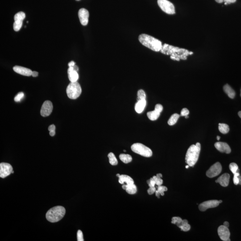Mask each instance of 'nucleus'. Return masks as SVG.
Listing matches in <instances>:
<instances>
[{
	"mask_svg": "<svg viewBox=\"0 0 241 241\" xmlns=\"http://www.w3.org/2000/svg\"><path fill=\"white\" fill-rule=\"evenodd\" d=\"M182 220H183L181 219V218H179V217L175 216V217L172 218L171 222L172 224H176L177 226H178V225H179V224L182 222Z\"/></svg>",
	"mask_w": 241,
	"mask_h": 241,
	"instance_id": "nucleus-33",
	"label": "nucleus"
},
{
	"mask_svg": "<svg viewBox=\"0 0 241 241\" xmlns=\"http://www.w3.org/2000/svg\"><path fill=\"white\" fill-rule=\"evenodd\" d=\"M55 130H56V127H55V125H51L49 127H48V130L51 132V131H55Z\"/></svg>",
	"mask_w": 241,
	"mask_h": 241,
	"instance_id": "nucleus-42",
	"label": "nucleus"
},
{
	"mask_svg": "<svg viewBox=\"0 0 241 241\" xmlns=\"http://www.w3.org/2000/svg\"><path fill=\"white\" fill-rule=\"evenodd\" d=\"M200 151V144L197 143L192 145L187 150L185 156V162L189 166H193L197 163Z\"/></svg>",
	"mask_w": 241,
	"mask_h": 241,
	"instance_id": "nucleus-3",
	"label": "nucleus"
},
{
	"mask_svg": "<svg viewBox=\"0 0 241 241\" xmlns=\"http://www.w3.org/2000/svg\"><path fill=\"white\" fill-rule=\"evenodd\" d=\"M73 68H74V70H75V71H77V72L78 71V67L77 66L74 65V66H73Z\"/></svg>",
	"mask_w": 241,
	"mask_h": 241,
	"instance_id": "nucleus-48",
	"label": "nucleus"
},
{
	"mask_svg": "<svg viewBox=\"0 0 241 241\" xmlns=\"http://www.w3.org/2000/svg\"><path fill=\"white\" fill-rule=\"evenodd\" d=\"M223 90H224L225 93L228 96L229 98L231 99L234 98L235 96V92L229 85L227 84V85H224V86L223 87Z\"/></svg>",
	"mask_w": 241,
	"mask_h": 241,
	"instance_id": "nucleus-20",
	"label": "nucleus"
},
{
	"mask_svg": "<svg viewBox=\"0 0 241 241\" xmlns=\"http://www.w3.org/2000/svg\"></svg>",
	"mask_w": 241,
	"mask_h": 241,
	"instance_id": "nucleus-60",
	"label": "nucleus"
},
{
	"mask_svg": "<svg viewBox=\"0 0 241 241\" xmlns=\"http://www.w3.org/2000/svg\"><path fill=\"white\" fill-rule=\"evenodd\" d=\"M220 203L219 200H210L205 201L200 204L199 209L201 211H205L210 208H213L218 206Z\"/></svg>",
	"mask_w": 241,
	"mask_h": 241,
	"instance_id": "nucleus-11",
	"label": "nucleus"
},
{
	"mask_svg": "<svg viewBox=\"0 0 241 241\" xmlns=\"http://www.w3.org/2000/svg\"><path fill=\"white\" fill-rule=\"evenodd\" d=\"M216 138H217V140H219L220 138V137L219 136H218L216 137Z\"/></svg>",
	"mask_w": 241,
	"mask_h": 241,
	"instance_id": "nucleus-54",
	"label": "nucleus"
},
{
	"mask_svg": "<svg viewBox=\"0 0 241 241\" xmlns=\"http://www.w3.org/2000/svg\"><path fill=\"white\" fill-rule=\"evenodd\" d=\"M216 148L220 152L229 154L231 152V149L227 143L224 142H217L214 144Z\"/></svg>",
	"mask_w": 241,
	"mask_h": 241,
	"instance_id": "nucleus-14",
	"label": "nucleus"
},
{
	"mask_svg": "<svg viewBox=\"0 0 241 241\" xmlns=\"http://www.w3.org/2000/svg\"><path fill=\"white\" fill-rule=\"evenodd\" d=\"M155 193H156V196L157 197H158V198H159V196H160V193H158V191H157V190H156V192H155Z\"/></svg>",
	"mask_w": 241,
	"mask_h": 241,
	"instance_id": "nucleus-47",
	"label": "nucleus"
},
{
	"mask_svg": "<svg viewBox=\"0 0 241 241\" xmlns=\"http://www.w3.org/2000/svg\"><path fill=\"white\" fill-rule=\"evenodd\" d=\"M118 181H119L120 184H122V185L124 184V183H126L127 185L134 184V181L133 179L130 177L127 176V175H120Z\"/></svg>",
	"mask_w": 241,
	"mask_h": 241,
	"instance_id": "nucleus-18",
	"label": "nucleus"
},
{
	"mask_svg": "<svg viewBox=\"0 0 241 241\" xmlns=\"http://www.w3.org/2000/svg\"><path fill=\"white\" fill-rule=\"evenodd\" d=\"M230 176L228 173H225L220 177L215 182L219 183L223 187H227L229 184Z\"/></svg>",
	"mask_w": 241,
	"mask_h": 241,
	"instance_id": "nucleus-17",
	"label": "nucleus"
},
{
	"mask_svg": "<svg viewBox=\"0 0 241 241\" xmlns=\"http://www.w3.org/2000/svg\"><path fill=\"white\" fill-rule=\"evenodd\" d=\"M156 177H158L159 178H162V175L160 173H159V174H157L156 175Z\"/></svg>",
	"mask_w": 241,
	"mask_h": 241,
	"instance_id": "nucleus-51",
	"label": "nucleus"
},
{
	"mask_svg": "<svg viewBox=\"0 0 241 241\" xmlns=\"http://www.w3.org/2000/svg\"><path fill=\"white\" fill-rule=\"evenodd\" d=\"M76 1H79L80 0H76Z\"/></svg>",
	"mask_w": 241,
	"mask_h": 241,
	"instance_id": "nucleus-58",
	"label": "nucleus"
},
{
	"mask_svg": "<svg viewBox=\"0 0 241 241\" xmlns=\"http://www.w3.org/2000/svg\"><path fill=\"white\" fill-rule=\"evenodd\" d=\"M14 173V171L12 172V173Z\"/></svg>",
	"mask_w": 241,
	"mask_h": 241,
	"instance_id": "nucleus-59",
	"label": "nucleus"
},
{
	"mask_svg": "<svg viewBox=\"0 0 241 241\" xmlns=\"http://www.w3.org/2000/svg\"><path fill=\"white\" fill-rule=\"evenodd\" d=\"M38 72H36V71H32L31 76L33 77H37L38 76Z\"/></svg>",
	"mask_w": 241,
	"mask_h": 241,
	"instance_id": "nucleus-43",
	"label": "nucleus"
},
{
	"mask_svg": "<svg viewBox=\"0 0 241 241\" xmlns=\"http://www.w3.org/2000/svg\"><path fill=\"white\" fill-rule=\"evenodd\" d=\"M65 212V209L64 207L57 206L48 210L46 213V219L50 222L52 223L58 222L63 219Z\"/></svg>",
	"mask_w": 241,
	"mask_h": 241,
	"instance_id": "nucleus-4",
	"label": "nucleus"
},
{
	"mask_svg": "<svg viewBox=\"0 0 241 241\" xmlns=\"http://www.w3.org/2000/svg\"><path fill=\"white\" fill-rule=\"evenodd\" d=\"M177 226L179 227L181 230L185 232L189 231L191 228V227L188 224V221L185 219L183 220L182 222Z\"/></svg>",
	"mask_w": 241,
	"mask_h": 241,
	"instance_id": "nucleus-21",
	"label": "nucleus"
},
{
	"mask_svg": "<svg viewBox=\"0 0 241 241\" xmlns=\"http://www.w3.org/2000/svg\"><path fill=\"white\" fill-rule=\"evenodd\" d=\"M238 116H239V117L241 118V111H239V112H238Z\"/></svg>",
	"mask_w": 241,
	"mask_h": 241,
	"instance_id": "nucleus-53",
	"label": "nucleus"
},
{
	"mask_svg": "<svg viewBox=\"0 0 241 241\" xmlns=\"http://www.w3.org/2000/svg\"><path fill=\"white\" fill-rule=\"evenodd\" d=\"M13 171V167L10 164L6 163L0 164V177L2 178L9 176Z\"/></svg>",
	"mask_w": 241,
	"mask_h": 241,
	"instance_id": "nucleus-9",
	"label": "nucleus"
},
{
	"mask_svg": "<svg viewBox=\"0 0 241 241\" xmlns=\"http://www.w3.org/2000/svg\"><path fill=\"white\" fill-rule=\"evenodd\" d=\"M218 234L221 240L224 241H230V232L228 228L224 225L220 226L218 228Z\"/></svg>",
	"mask_w": 241,
	"mask_h": 241,
	"instance_id": "nucleus-12",
	"label": "nucleus"
},
{
	"mask_svg": "<svg viewBox=\"0 0 241 241\" xmlns=\"http://www.w3.org/2000/svg\"><path fill=\"white\" fill-rule=\"evenodd\" d=\"M126 191L130 194H134L137 191V187L134 184L126 185Z\"/></svg>",
	"mask_w": 241,
	"mask_h": 241,
	"instance_id": "nucleus-23",
	"label": "nucleus"
},
{
	"mask_svg": "<svg viewBox=\"0 0 241 241\" xmlns=\"http://www.w3.org/2000/svg\"><path fill=\"white\" fill-rule=\"evenodd\" d=\"M158 4L164 12L168 14H175V9L174 5L167 0H158Z\"/></svg>",
	"mask_w": 241,
	"mask_h": 241,
	"instance_id": "nucleus-7",
	"label": "nucleus"
},
{
	"mask_svg": "<svg viewBox=\"0 0 241 241\" xmlns=\"http://www.w3.org/2000/svg\"><path fill=\"white\" fill-rule=\"evenodd\" d=\"M116 176H117V177H118V178H119V177H120V174H117Z\"/></svg>",
	"mask_w": 241,
	"mask_h": 241,
	"instance_id": "nucleus-55",
	"label": "nucleus"
},
{
	"mask_svg": "<svg viewBox=\"0 0 241 241\" xmlns=\"http://www.w3.org/2000/svg\"><path fill=\"white\" fill-rule=\"evenodd\" d=\"M109 159V162L112 165H117L118 164L117 159L116 158L115 156L114 155V153H109L108 154Z\"/></svg>",
	"mask_w": 241,
	"mask_h": 241,
	"instance_id": "nucleus-27",
	"label": "nucleus"
},
{
	"mask_svg": "<svg viewBox=\"0 0 241 241\" xmlns=\"http://www.w3.org/2000/svg\"><path fill=\"white\" fill-rule=\"evenodd\" d=\"M185 118H188V116H185Z\"/></svg>",
	"mask_w": 241,
	"mask_h": 241,
	"instance_id": "nucleus-57",
	"label": "nucleus"
},
{
	"mask_svg": "<svg viewBox=\"0 0 241 241\" xmlns=\"http://www.w3.org/2000/svg\"><path fill=\"white\" fill-rule=\"evenodd\" d=\"M138 40L143 45L156 52L160 51L163 46L160 40L147 34L140 35Z\"/></svg>",
	"mask_w": 241,
	"mask_h": 241,
	"instance_id": "nucleus-2",
	"label": "nucleus"
},
{
	"mask_svg": "<svg viewBox=\"0 0 241 241\" xmlns=\"http://www.w3.org/2000/svg\"><path fill=\"white\" fill-rule=\"evenodd\" d=\"M50 135L51 136H54L55 135V134H56V132L55 131H51L49 133Z\"/></svg>",
	"mask_w": 241,
	"mask_h": 241,
	"instance_id": "nucleus-46",
	"label": "nucleus"
},
{
	"mask_svg": "<svg viewBox=\"0 0 241 241\" xmlns=\"http://www.w3.org/2000/svg\"><path fill=\"white\" fill-rule=\"evenodd\" d=\"M179 117H180V115L178 114H172L169 119L168 120V125H170V126H173V125H175L177 122Z\"/></svg>",
	"mask_w": 241,
	"mask_h": 241,
	"instance_id": "nucleus-24",
	"label": "nucleus"
},
{
	"mask_svg": "<svg viewBox=\"0 0 241 241\" xmlns=\"http://www.w3.org/2000/svg\"><path fill=\"white\" fill-rule=\"evenodd\" d=\"M160 113L158 112L156 110H154V111H150L147 113V116L150 120L151 121H155L157 120L160 116Z\"/></svg>",
	"mask_w": 241,
	"mask_h": 241,
	"instance_id": "nucleus-22",
	"label": "nucleus"
},
{
	"mask_svg": "<svg viewBox=\"0 0 241 241\" xmlns=\"http://www.w3.org/2000/svg\"><path fill=\"white\" fill-rule=\"evenodd\" d=\"M131 150L133 152L146 157H150L152 155V151L149 148L140 143L132 145Z\"/></svg>",
	"mask_w": 241,
	"mask_h": 241,
	"instance_id": "nucleus-6",
	"label": "nucleus"
},
{
	"mask_svg": "<svg viewBox=\"0 0 241 241\" xmlns=\"http://www.w3.org/2000/svg\"><path fill=\"white\" fill-rule=\"evenodd\" d=\"M68 65L69 67H73L74 65H75V63L74 61H72L68 63Z\"/></svg>",
	"mask_w": 241,
	"mask_h": 241,
	"instance_id": "nucleus-44",
	"label": "nucleus"
},
{
	"mask_svg": "<svg viewBox=\"0 0 241 241\" xmlns=\"http://www.w3.org/2000/svg\"><path fill=\"white\" fill-rule=\"evenodd\" d=\"M53 110V105L52 102L49 101H46L43 103L41 108L40 114L43 117L49 116Z\"/></svg>",
	"mask_w": 241,
	"mask_h": 241,
	"instance_id": "nucleus-10",
	"label": "nucleus"
},
{
	"mask_svg": "<svg viewBox=\"0 0 241 241\" xmlns=\"http://www.w3.org/2000/svg\"><path fill=\"white\" fill-rule=\"evenodd\" d=\"M239 170L236 173H235L234 174V178H233V181H234V184L235 185H238V183H239V179H238V176H240V173H239Z\"/></svg>",
	"mask_w": 241,
	"mask_h": 241,
	"instance_id": "nucleus-35",
	"label": "nucleus"
},
{
	"mask_svg": "<svg viewBox=\"0 0 241 241\" xmlns=\"http://www.w3.org/2000/svg\"><path fill=\"white\" fill-rule=\"evenodd\" d=\"M78 17L80 23L83 26H86L88 23L89 12L85 8H81L78 12Z\"/></svg>",
	"mask_w": 241,
	"mask_h": 241,
	"instance_id": "nucleus-13",
	"label": "nucleus"
},
{
	"mask_svg": "<svg viewBox=\"0 0 241 241\" xmlns=\"http://www.w3.org/2000/svg\"><path fill=\"white\" fill-rule=\"evenodd\" d=\"M160 52L165 55L170 56L171 59L177 61H179L180 59L186 60L187 56L193 54V52L184 48H179L167 44L163 45Z\"/></svg>",
	"mask_w": 241,
	"mask_h": 241,
	"instance_id": "nucleus-1",
	"label": "nucleus"
},
{
	"mask_svg": "<svg viewBox=\"0 0 241 241\" xmlns=\"http://www.w3.org/2000/svg\"><path fill=\"white\" fill-rule=\"evenodd\" d=\"M137 95L138 101L143 100H146V94H145L144 91L142 90V89L138 90V92Z\"/></svg>",
	"mask_w": 241,
	"mask_h": 241,
	"instance_id": "nucleus-30",
	"label": "nucleus"
},
{
	"mask_svg": "<svg viewBox=\"0 0 241 241\" xmlns=\"http://www.w3.org/2000/svg\"><path fill=\"white\" fill-rule=\"evenodd\" d=\"M155 110H156V111H158V112L161 113L163 110V106L160 105V104H157L156 106H155Z\"/></svg>",
	"mask_w": 241,
	"mask_h": 241,
	"instance_id": "nucleus-39",
	"label": "nucleus"
},
{
	"mask_svg": "<svg viewBox=\"0 0 241 241\" xmlns=\"http://www.w3.org/2000/svg\"><path fill=\"white\" fill-rule=\"evenodd\" d=\"M68 79L71 82H77L79 78L77 72L74 70L73 67H70L67 70Z\"/></svg>",
	"mask_w": 241,
	"mask_h": 241,
	"instance_id": "nucleus-16",
	"label": "nucleus"
},
{
	"mask_svg": "<svg viewBox=\"0 0 241 241\" xmlns=\"http://www.w3.org/2000/svg\"><path fill=\"white\" fill-rule=\"evenodd\" d=\"M13 70L16 73L23 76H31L32 71L29 68L23 67L19 66H15L13 67Z\"/></svg>",
	"mask_w": 241,
	"mask_h": 241,
	"instance_id": "nucleus-15",
	"label": "nucleus"
},
{
	"mask_svg": "<svg viewBox=\"0 0 241 241\" xmlns=\"http://www.w3.org/2000/svg\"><path fill=\"white\" fill-rule=\"evenodd\" d=\"M24 95V94L23 93H22V92H20V93H18L14 99V101L15 102H19V101H21L22 99V98H23Z\"/></svg>",
	"mask_w": 241,
	"mask_h": 241,
	"instance_id": "nucleus-34",
	"label": "nucleus"
},
{
	"mask_svg": "<svg viewBox=\"0 0 241 241\" xmlns=\"http://www.w3.org/2000/svg\"><path fill=\"white\" fill-rule=\"evenodd\" d=\"M146 106V100H143L138 101L137 103L136 104L135 106V110L136 112L138 113V114L142 113L144 109Z\"/></svg>",
	"mask_w": 241,
	"mask_h": 241,
	"instance_id": "nucleus-19",
	"label": "nucleus"
},
{
	"mask_svg": "<svg viewBox=\"0 0 241 241\" xmlns=\"http://www.w3.org/2000/svg\"><path fill=\"white\" fill-rule=\"evenodd\" d=\"M236 0H224V2H225V5L234 3V2H236Z\"/></svg>",
	"mask_w": 241,
	"mask_h": 241,
	"instance_id": "nucleus-41",
	"label": "nucleus"
},
{
	"mask_svg": "<svg viewBox=\"0 0 241 241\" xmlns=\"http://www.w3.org/2000/svg\"><path fill=\"white\" fill-rule=\"evenodd\" d=\"M157 190L158 193H160V195L162 196H164V192L166 191L167 190V188L166 187L164 186H158L157 188Z\"/></svg>",
	"mask_w": 241,
	"mask_h": 241,
	"instance_id": "nucleus-32",
	"label": "nucleus"
},
{
	"mask_svg": "<svg viewBox=\"0 0 241 241\" xmlns=\"http://www.w3.org/2000/svg\"><path fill=\"white\" fill-rule=\"evenodd\" d=\"M222 170V166L219 162L215 163L209 168L207 171L206 176L212 178L219 175Z\"/></svg>",
	"mask_w": 241,
	"mask_h": 241,
	"instance_id": "nucleus-8",
	"label": "nucleus"
},
{
	"mask_svg": "<svg viewBox=\"0 0 241 241\" xmlns=\"http://www.w3.org/2000/svg\"><path fill=\"white\" fill-rule=\"evenodd\" d=\"M77 237L78 241H84V238H83V233H82L81 230H78L77 233Z\"/></svg>",
	"mask_w": 241,
	"mask_h": 241,
	"instance_id": "nucleus-37",
	"label": "nucleus"
},
{
	"mask_svg": "<svg viewBox=\"0 0 241 241\" xmlns=\"http://www.w3.org/2000/svg\"><path fill=\"white\" fill-rule=\"evenodd\" d=\"M219 129L220 132L223 134H227L229 130L228 125L225 123H219Z\"/></svg>",
	"mask_w": 241,
	"mask_h": 241,
	"instance_id": "nucleus-26",
	"label": "nucleus"
},
{
	"mask_svg": "<svg viewBox=\"0 0 241 241\" xmlns=\"http://www.w3.org/2000/svg\"><path fill=\"white\" fill-rule=\"evenodd\" d=\"M22 21H15L13 25L14 30L15 31H19L22 28Z\"/></svg>",
	"mask_w": 241,
	"mask_h": 241,
	"instance_id": "nucleus-29",
	"label": "nucleus"
},
{
	"mask_svg": "<svg viewBox=\"0 0 241 241\" xmlns=\"http://www.w3.org/2000/svg\"><path fill=\"white\" fill-rule=\"evenodd\" d=\"M238 177V179H239V183H238V185H241V176H239Z\"/></svg>",
	"mask_w": 241,
	"mask_h": 241,
	"instance_id": "nucleus-50",
	"label": "nucleus"
},
{
	"mask_svg": "<svg viewBox=\"0 0 241 241\" xmlns=\"http://www.w3.org/2000/svg\"><path fill=\"white\" fill-rule=\"evenodd\" d=\"M26 17V14L23 12H19L17 13L14 17L15 21H23Z\"/></svg>",
	"mask_w": 241,
	"mask_h": 241,
	"instance_id": "nucleus-28",
	"label": "nucleus"
},
{
	"mask_svg": "<svg viewBox=\"0 0 241 241\" xmlns=\"http://www.w3.org/2000/svg\"><path fill=\"white\" fill-rule=\"evenodd\" d=\"M223 225L225 226V227H227L228 228L229 227V222H227V221H225V222H224Z\"/></svg>",
	"mask_w": 241,
	"mask_h": 241,
	"instance_id": "nucleus-45",
	"label": "nucleus"
},
{
	"mask_svg": "<svg viewBox=\"0 0 241 241\" xmlns=\"http://www.w3.org/2000/svg\"><path fill=\"white\" fill-rule=\"evenodd\" d=\"M67 96L71 99H76L81 94L82 90L79 83L77 82H71L66 89Z\"/></svg>",
	"mask_w": 241,
	"mask_h": 241,
	"instance_id": "nucleus-5",
	"label": "nucleus"
},
{
	"mask_svg": "<svg viewBox=\"0 0 241 241\" xmlns=\"http://www.w3.org/2000/svg\"><path fill=\"white\" fill-rule=\"evenodd\" d=\"M189 114V111L187 108H184L181 110L180 115L181 116H187Z\"/></svg>",
	"mask_w": 241,
	"mask_h": 241,
	"instance_id": "nucleus-38",
	"label": "nucleus"
},
{
	"mask_svg": "<svg viewBox=\"0 0 241 241\" xmlns=\"http://www.w3.org/2000/svg\"><path fill=\"white\" fill-rule=\"evenodd\" d=\"M119 158L125 164L130 163L132 160V157L128 154H122L119 156Z\"/></svg>",
	"mask_w": 241,
	"mask_h": 241,
	"instance_id": "nucleus-25",
	"label": "nucleus"
},
{
	"mask_svg": "<svg viewBox=\"0 0 241 241\" xmlns=\"http://www.w3.org/2000/svg\"><path fill=\"white\" fill-rule=\"evenodd\" d=\"M153 178L156 182V185L158 186L161 185L163 184V180L161 178L158 177L156 176H154Z\"/></svg>",
	"mask_w": 241,
	"mask_h": 241,
	"instance_id": "nucleus-36",
	"label": "nucleus"
},
{
	"mask_svg": "<svg viewBox=\"0 0 241 241\" xmlns=\"http://www.w3.org/2000/svg\"><path fill=\"white\" fill-rule=\"evenodd\" d=\"M215 1H216V2H218V3H221L224 2V0H215Z\"/></svg>",
	"mask_w": 241,
	"mask_h": 241,
	"instance_id": "nucleus-49",
	"label": "nucleus"
},
{
	"mask_svg": "<svg viewBox=\"0 0 241 241\" xmlns=\"http://www.w3.org/2000/svg\"><path fill=\"white\" fill-rule=\"evenodd\" d=\"M122 188L124 190H126V185H122Z\"/></svg>",
	"mask_w": 241,
	"mask_h": 241,
	"instance_id": "nucleus-52",
	"label": "nucleus"
},
{
	"mask_svg": "<svg viewBox=\"0 0 241 241\" xmlns=\"http://www.w3.org/2000/svg\"><path fill=\"white\" fill-rule=\"evenodd\" d=\"M229 168L231 172L234 174L236 173L239 170V169H238V166L234 163H231L229 164Z\"/></svg>",
	"mask_w": 241,
	"mask_h": 241,
	"instance_id": "nucleus-31",
	"label": "nucleus"
},
{
	"mask_svg": "<svg viewBox=\"0 0 241 241\" xmlns=\"http://www.w3.org/2000/svg\"><path fill=\"white\" fill-rule=\"evenodd\" d=\"M189 166L188 165H187L186 166H185V167L186 168H188V167H189Z\"/></svg>",
	"mask_w": 241,
	"mask_h": 241,
	"instance_id": "nucleus-56",
	"label": "nucleus"
},
{
	"mask_svg": "<svg viewBox=\"0 0 241 241\" xmlns=\"http://www.w3.org/2000/svg\"><path fill=\"white\" fill-rule=\"evenodd\" d=\"M156 188L155 187H151L150 188L148 189V192L149 195H152L153 193L156 192Z\"/></svg>",
	"mask_w": 241,
	"mask_h": 241,
	"instance_id": "nucleus-40",
	"label": "nucleus"
}]
</instances>
